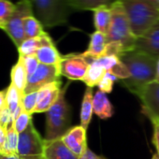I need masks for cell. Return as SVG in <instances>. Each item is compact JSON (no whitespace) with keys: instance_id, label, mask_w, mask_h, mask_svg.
<instances>
[{"instance_id":"obj_1","label":"cell","mask_w":159,"mask_h":159,"mask_svg":"<svg viewBox=\"0 0 159 159\" xmlns=\"http://www.w3.org/2000/svg\"><path fill=\"white\" fill-rule=\"evenodd\" d=\"M121 61L129 72V78L120 81L131 93L155 81L157 59L142 52L132 50L120 55Z\"/></svg>"},{"instance_id":"obj_2","label":"cell","mask_w":159,"mask_h":159,"mask_svg":"<svg viewBox=\"0 0 159 159\" xmlns=\"http://www.w3.org/2000/svg\"><path fill=\"white\" fill-rule=\"evenodd\" d=\"M133 35L139 38L159 22V8L146 0H120Z\"/></svg>"},{"instance_id":"obj_3","label":"cell","mask_w":159,"mask_h":159,"mask_svg":"<svg viewBox=\"0 0 159 159\" xmlns=\"http://www.w3.org/2000/svg\"><path fill=\"white\" fill-rule=\"evenodd\" d=\"M35 17L46 28L65 25L68 22L72 9L68 0H27Z\"/></svg>"},{"instance_id":"obj_4","label":"cell","mask_w":159,"mask_h":159,"mask_svg":"<svg viewBox=\"0 0 159 159\" xmlns=\"http://www.w3.org/2000/svg\"><path fill=\"white\" fill-rule=\"evenodd\" d=\"M110 6L111 11V19L107 33L108 43L116 42L121 44L125 49V52L134 50L137 38L132 33L123 3L120 0H114Z\"/></svg>"},{"instance_id":"obj_5","label":"cell","mask_w":159,"mask_h":159,"mask_svg":"<svg viewBox=\"0 0 159 159\" xmlns=\"http://www.w3.org/2000/svg\"><path fill=\"white\" fill-rule=\"evenodd\" d=\"M66 84L60 94L56 103L46 112L45 140H52L62 138L71 127V111L66 100Z\"/></svg>"},{"instance_id":"obj_6","label":"cell","mask_w":159,"mask_h":159,"mask_svg":"<svg viewBox=\"0 0 159 159\" xmlns=\"http://www.w3.org/2000/svg\"><path fill=\"white\" fill-rule=\"evenodd\" d=\"M31 15H34V12L30 2L27 0H20L16 3L14 12L1 28L8 34L17 48H19L25 39L24 23L25 18Z\"/></svg>"},{"instance_id":"obj_7","label":"cell","mask_w":159,"mask_h":159,"mask_svg":"<svg viewBox=\"0 0 159 159\" xmlns=\"http://www.w3.org/2000/svg\"><path fill=\"white\" fill-rule=\"evenodd\" d=\"M44 139L34 126L33 122L22 133L19 134L17 154L24 157L43 156Z\"/></svg>"},{"instance_id":"obj_8","label":"cell","mask_w":159,"mask_h":159,"mask_svg":"<svg viewBox=\"0 0 159 159\" xmlns=\"http://www.w3.org/2000/svg\"><path fill=\"white\" fill-rule=\"evenodd\" d=\"M90 66V58L83 53H73L62 56L58 65L61 76L71 81H83Z\"/></svg>"},{"instance_id":"obj_9","label":"cell","mask_w":159,"mask_h":159,"mask_svg":"<svg viewBox=\"0 0 159 159\" xmlns=\"http://www.w3.org/2000/svg\"><path fill=\"white\" fill-rule=\"evenodd\" d=\"M60 77L61 75L58 66H48L39 64L38 69L27 79L25 94L38 92L43 86L53 82L60 81Z\"/></svg>"},{"instance_id":"obj_10","label":"cell","mask_w":159,"mask_h":159,"mask_svg":"<svg viewBox=\"0 0 159 159\" xmlns=\"http://www.w3.org/2000/svg\"><path fill=\"white\" fill-rule=\"evenodd\" d=\"M62 92L61 80L43 86L38 91V103L34 113L47 112L58 100Z\"/></svg>"},{"instance_id":"obj_11","label":"cell","mask_w":159,"mask_h":159,"mask_svg":"<svg viewBox=\"0 0 159 159\" xmlns=\"http://www.w3.org/2000/svg\"><path fill=\"white\" fill-rule=\"evenodd\" d=\"M61 139L66 147L78 157H81L88 149L86 129L81 125L72 126Z\"/></svg>"},{"instance_id":"obj_12","label":"cell","mask_w":159,"mask_h":159,"mask_svg":"<svg viewBox=\"0 0 159 159\" xmlns=\"http://www.w3.org/2000/svg\"><path fill=\"white\" fill-rule=\"evenodd\" d=\"M134 50L142 52L153 58H159V22L144 35L137 38Z\"/></svg>"},{"instance_id":"obj_13","label":"cell","mask_w":159,"mask_h":159,"mask_svg":"<svg viewBox=\"0 0 159 159\" xmlns=\"http://www.w3.org/2000/svg\"><path fill=\"white\" fill-rule=\"evenodd\" d=\"M134 95L139 98L143 110L150 111L159 118V83H150L137 90Z\"/></svg>"},{"instance_id":"obj_14","label":"cell","mask_w":159,"mask_h":159,"mask_svg":"<svg viewBox=\"0 0 159 159\" xmlns=\"http://www.w3.org/2000/svg\"><path fill=\"white\" fill-rule=\"evenodd\" d=\"M43 157L44 159H79L66 147L61 138L52 140L44 139Z\"/></svg>"},{"instance_id":"obj_15","label":"cell","mask_w":159,"mask_h":159,"mask_svg":"<svg viewBox=\"0 0 159 159\" xmlns=\"http://www.w3.org/2000/svg\"><path fill=\"white\" fill-rule=\"evenodd\" d=\"M100 66H102L107 72L114 75L119 81H124L129 78V72L119 56L105 55L95 59Z\"/></svg>"},{"instance_id":"obj_16","label":"cell","mask_w":159,"mask_h":159,"mask_svg":"<svg viewBox=\"0 0 159 159\" xmlns=\"http://www.w3.org/2000/svg\"><path fill=\"white\" fill-rule=\"evenodd\" d=\"M108 45L107 35L99 31H95L90 36V41L87 50L83 54L91 59H97L104 56Z\"/></svg>"},{"instance_id":"obj_17","label":"cell","mask_w":159,"mask_h":159,"mask_svg":"<svg viewBox=\"0 0 159 159\" xmlns=\"http://www.w3.org/2000/svg\"><path fill=\"white\" fill-rule=\"evenodd\" d=\"M35 55L40 64L48 66H58L62 59V55L58 52L53 41L41 46Z\"/></svg>"},{"instance_id":"obj_18","label":"cell","mask_w":159,"mask_h":159,"mask_svg":"<svg viewBox=\"0 0 159 159\" xmlns=\"http://www.w3.org/2000/svg\"><path fill=\"white\" fill-rule=\"evenodd\" d=\"M94 113L100 119L111 118L113 114V108L109 100L107 94L98 90L93 98Z\"/></svg>"},{"instance_id":"obj_19","label":"cell","mask_w":159,"mask_h":159,"mask_svg":"<svg viewBox=\"0 0 159 159\" xmlns=\"http://www.w3.org/2000/svg\"><path fill=\"white\" fill-rule=\"evenodd\" d=\"M52 38L45 32L38 38L25 39L18 49L19 55H35L37 51L43 45L52 42Z\"/></svg>"},{"instance_id":"obj_20","label":"cell","mask_w":159,"mask_h":159,"mask_svg":"<svg viewBox=\"0 0 159 159\" xmlns=\"http://www.w3.org/2000/svg\"><path fill=\"white\" fill-rule=\"evenodd\" d=\"M94 14V25L96 31H99L107 35L111 19V11L110 5L100 6L93 11Z\"/></svg>"},{"instance_id":"obj_21","label":"cell","mask_w":159,"mask_h":159,"mask_svg":"<svg viewBox=\"0 0 159 159\" xmlns=\"http://www.w3.org/2000/svg\"><path fill=\"white\" fill-rule=\"evenodd\" d=\"M93 89L91 87H86L82 106H81V113H80V118H81V125L87 130L89 124L92 120V116L94 113V107H93Z\"/></svg>"},{"instance_id":"obj_22","label":"cell","mask_w":159,"mask_h":159,"mask_svg":"<svg viewBox=\"0 0 159 159\" xmlns=\"http://www.w3.org/2000/svg\"><path fill=\"white\" fill-rule=\"evenodd\" d=\"M27 79L28 76L24 66L23 60L19 57L17 63L11 67V84H12L21 93L25 94Z\"/></svg>"},{"instance_id":"obj_23","label":"cell","mask_w":159,"mask_h":159,"mask_svg":"<svg viewBox=\"0 0 159 159\" xmlns=\"http://www.w3.org/2000/svg\"><path fill=\"white\" fill-rule=\"evenodd\" d=\"M106 72L107 71L102 66H100L95 59L90 58V66L84 78L83 79V82L87 87L93 88L94 86H98Z\"/></svg>"},{"instance_id":"obj_24","label":"cell","mask_w":159,"mask_h":159,"mask_svg":"<svg viewBox=\"0 0 159 159\" xmlns=\"http://www.w3.org/2000/svg\"><path fill=\"white\" fill-rule=\"evenodd\" d=\"M24 29H25V39L38 38L45 33L44 26L35 17V15H31L25 18L24 23Z\"/></svg>"},{"instance_id":"obj_25","label":"cell","mask_w":159,"mask_h":159,"mask_svg":"<svg viewBox=\"0 0 159 159\" xmlns=\"http://www.w3.org/2000/svg\"><path fill=\"white\" fill-rule=\"evenodd\" d=\"M6 90V103L13 117L17 110L22 106V98L24 94L21 93L12 84H11Z\"/></svg>"},{"instance_id":"obj_26","label":"cell","mask_w":159,"mask_h":159,"mask_svg":"<svg viewBox=\"0 0 159 159\" xmlns=\"http://www.w3.org/2000/svg\"><path fill=\"white\" fill-rule=\"evenodd\" d=\"M111 0H68L72 11H94L95 9L109 5Z\"/></svg>"},{"instance_id":"obj_27","label":"cell","mask_w":159,"mask_h":159,"mask_svg":"<svg viewBox=\"0 0 159 159\" xmlns=\"http://www.w3.org/2000/svg\"><path fill=\"white\" fill-rule=\"evenodd\" d=\"M16 4L10 0H0V28H2L14 12Z\"/></svg>"},{"instance_id":"obj_28","label":"cell","mask_w":159,"mask_h":159,"mask_svg":"<svg viewBox=\"0 0 159 159\" xmlns=\"http://www.w3.org/2000/svg\"><path fill=\"white\" fill-rule=\"evenodd\" d=\"M19 133L13 124L7 130V154H17Z\"/></svg>"},{"instance_id":"obj_29","label":"cell","mask_w":159,"mask_h":159,"mask_svg":"<svg viewBox=\"0 0 159 159\" xmlns=\"http://www.w3.org/2000/svg\"><path fill=\"white\" fill-rule=\"evenodd\" d=\"M141 111L152 125V143L156 149V153L159 155V118L146 110L141 109Z\"/></svg>"},{"instance_id":"obj_30","label":"cell","mask_w":159,"mask_h":159,"mask_svg":"<svg viewBox=\"0 0 159 159\" xmlns=\"http://www.w3.org/2000/svg\"><path fill=\"white\" fill-rule=\"evenodd\" d=\"M38 103V92L25 94L22 98V106L25 111L33 114Z\"/></svg>"},{"instance_id":"obj_31","label":"cell","mask_w":159,"mask_h":159,"mask_svg":"<svg viewBox=\"0 0 159 159\" xmlns=\"http://www.w3.org/2000/svg\"><path fill=\"white\" fill-rule=\"evenodd\" d=\"M31 123H32V114H29L23 110L21 113L17 116L15 121L13 122V125L16 131L20 134L24 132Z\"/></svg>"},{"instance_id":"obj_32","label":"cell","mask_w":159,"mask_h":159,"mask_svg":"<svg viewBox=\"0 0 159 159\" xmlns=\"http://www.w3.org/2000/svg\"><path fill=\"white\" fill-rule=\"evenodd\" d=\"M116 81H118V79L114 75H112L110 72H106V74L100 81L99 84L98 85V90L102 91L105 94H110L112 91L113 84Z\"/></svg>"},{"instance_id":"obj_33","label":"cell","mask_w":159,"mask_h":159,"mask_svg":"<svg viewBox=\"0 0 159 159\" xmlns=\"http://www.w3.org/2000/svg\"><path fill=\"white\" fill-rule=\"evenodd\" d=\"M19 57L23 60L27 76L30 77L38 69L40 63L39 62L36 55H19Z\"/></svg>"},{"instance_id":"obj_34","label":"cell","mask_w":159,"mask_h":159,"mask_svg":"<svg viewBox=\"0 0 159 159\" xmlns=\"http://www.w3.org/2000/svg\"><path fill=\"white\" fill-rule=\"evenodd\" d=\"M13 124L12 120V114L6 105L3 110L0 111V126H2L4 129L8 130V128Z\"/></svg>"},{"instance_id":"obj_35","label":"cell","mask_w":159,"mask_h":159,"mask_svg":"<svg viewBox=\"0 0 159 159\" xmlns=\"http://www.w3.org/2000/svg\"><path fill=\"white\" fill-rule=\"evenodd\" d=\"M0 152L7 154V130L0 126Z\"/></svg>"},{"instance_id":"obj_36","label":"cell","mask_w":159,"mask_h":159,"mask_svg":"<svg viewBox=\"0 0 159 159\" xmlns=\"http://www.w3.org/2000/svg\"><path fill=\"white\" fill-rule=\"evenodd\" d=\"M79 159H107V158H105V157H103L101 155H98V154L95 153L90 149H87L86 152L81 157H79Z\"/></svg>"},{"instance_id":"obj_37","label":"cell","mask_w":159,"mask_h":159,"mask_svg":"<svg viewBox=\"0 0 159 159\" xmlns=\"http://www.w3.org/2000/svg\"><path fill=\"white\" fill-rule=\"evenodd\" d=\"M6 92L7 90L0 91V111L3 110V108L7 105L6 103Z\"/></svg>"},{"instance_id":"obj_38","label":"cell","mask_w":159,"mask_h":159,"mask_svg":"<svg viewBox=\"0 0 159 159\" xmlns=\"http://www.w3.org/2000/svg\"><path fill=\"white\" fill-rule=\"evenodd\" d=\"M0 159H25L18 154H5L0 152Z\"/></svg>"},{"instance_id":"obj_39","label":"cell","mask_w":159,"mask_h":159,"mask_svg":"<svg viewBox=\"0 0 159 159\" xmlns=\"http://www.w3.org/2000/svg\"><path fill=\"white\" fill-rule=\"evenodd\" d=\"M159 83V58L157 59V64H156V74H155V81Z\"/></svg>"},{"instance_id":"obj_40","label":"cell","mask_w":159,"mask_h":159,"mask_svg":"<svg viewBox=\"0 0 159 159\" xmlns=\"http://www.w3.org/2000/svg\"><path fill=\"white\" fill-rule=\"evenodd\" d=\"M25 159H44L43 156H37V157H28V158H25Z\"/></svg>"},{"instance_id":"obj_41","label":"cell","mask_w":159,"mask_h":159,"mask_svg":"<svg viewBox=\"0 0 159 159\" xmlns=\"http://www.w3.org/2000/svg\"><path fill=\"white\" fill-rule=\"evenodd\" d=\"M151 159H159V155H158L157 153H155V154L152 155V157Z\"/></svg>"},{"instance_id":"obj_42","label":"cell","mask_w":159,"mask_h":159,"mask_svg":"<svg viewBox=\"0 0 159 159\" xmlns=\"http://www.w3.org/2000/svg\"><path fill=\"white\" fill-rule=\"evenodd\" d=\"M146 1H149V2H151V3H152V4H154V5L156 6V4H155V0H146Z\"/></svg>"},{"instance_id":"obj_43","label":"cell","mask_w":159,"mask_h":159,"mask_svg":"<svg viewBox=\"0 0 159 159\" xmlns=\"http://www.w3.org/2000/svg\"><path fill=\"white\" fill-rule=\"evenodd\" d=\"M155 4H156V6L159 8V0H155Z\"/></svg>"}]
</instances>
